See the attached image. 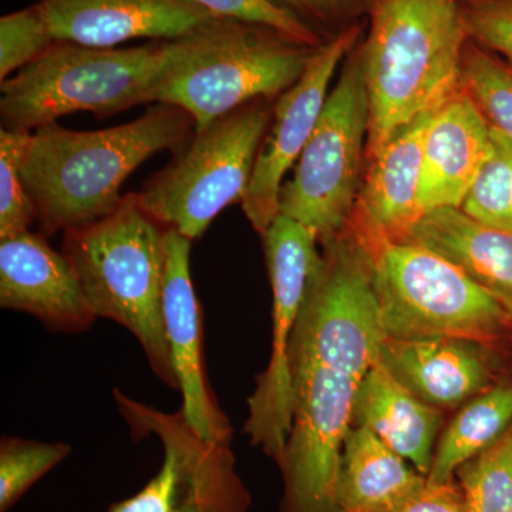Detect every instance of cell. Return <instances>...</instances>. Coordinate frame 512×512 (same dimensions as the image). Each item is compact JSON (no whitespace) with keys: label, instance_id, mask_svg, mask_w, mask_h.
Returning a JSON list of instances; mask_svg holds the SVG:
<instances>
[{"label":"cell","instance_id":"obj_19","mask_svg":"<svg viewBox=\"0 0 512 512\" xmlns=\"http://www.w3.org/2000/svg\"><path fill=\"white\" fill-rule=\"evenodd\" d=\"M402 239L453 262L512 316V232L487 227L461 208L447 207L421 215Z\"/></svg>","mask_w":512,"mask_h":512},{"label":"cell","instance_id":"obj_3","mask_svg":"<svg viewBox=\"0 0 512 512\" xmlns=\"http://www.w3.org/2000/svg\"><path fill=\"white\" fill-rule=\"evenodd\" d=\"M355 53L369 103L366 158L461 89L468 42L458 0H373Z\"/></svg>","mask_w":512,"mask_h":512},{"label":"cell","instance_id":"obj_10","mask_svg":"<svg viewBox=\"0 0 512 512\" xmlns=\"http://www.w3.org/2000/svg\"><path fill=\"white\" fill-rule=\"evenodd\" d=\"M113 393L131 436H156L164 457L156 476L107 512H249L251 493L239 477L231 443L201 437L181 409L164 413L119 389Z\"/></svg>","mask_w":512,"mask_h":512},{"label":"cell","instance_id":"obj_22","mask_svg":"<svg viewBox=\"0 0 512 512\" xmlns=\"http://www.w3.org/2000/svg\"><path fill=\"white\" fill-rule=\"evenodd\" d=\"M511 424V384H501L478 394L464 404L441 434L427 481L443 484L454 480L461 464L494 444Z\"/></svg>","mask_w":512,"mask_h":512},{"label":"cell","instance_id":"obj_8","mask_svg":"<svg viewBox=\"0 0 512 512\" xmlns=\"http://www.w3.org/2000/svg\"><path fill=\"white\" fill-rule=\"evenodd\" d=\"M272 101H251L195 131L137 192L141 207L191 241L201 238L225 208L247 195L274 113Z\"/></svg>","mask_w":512,"mask_h":512},{"label":"cell","instance_id":"obj_11","mask_svg":"<svg viewBox=\"0 0 512 512\" xmlns=\"http://www.w3.org/2000/svg\"><path fill=\"white\" fill-rule=\"evenodd\" d=\"M262 239L272 288L271 359L249 396L244 431L279 467L292 429L293 332L320 252L318 239L308 229L281 214Z\"/></svg>","mask_w":512,"mask_h":512},{"label":"cell","instance_id":"obj_20","mask_svg":"<svg viewBox=\"0 0 512 512\" xmlns=\"http://www.w3.org/2000/svg\"><path fill=\"white\" fill-rule=\"evenodd\" d=\"M443 416L379 362L363 377L353 406L352 427H365L427 477Z\"/></svg>","mask_w":512,"mask_h":512},{"label":"cell","instance_id":"obj_23","mask_svg":"<svg viewBox=\"0 0 512 512\" xmlns=\"http://www.w3.org/2000/svg\"><path fill=\"white\" fill-rule=\"evenodd\" d=\"M461 89L491 127L512 140V67L468 39L461 62Z\"/></svg>","mask_w":512,"mask_h":512},{"label":"cell","instance_id":"obj_28","mask_svg":"<svg viewBox=\"0 0 512 512\" xmlns=\"http://www.w3.org/2000/svg\"><path fill=\"white\" fill-rule=\"evenodd\" d=\"M39 6L9 13L0 19V79H9L55 43Z\"/></svg>","mask_w":512,"mask_h":512},{"label":"cell","instance_id":"obj_17","mask_svg":"<svg viewBox=\"0 0 512 512\" xmlns=\"http://www.w3.org/2000/svg\"><path fill=\"white\" fill-rule=\"evenodd\" d=\"M491 126L463 89L434 111L424 137L419 207L460 208L491 153Z\"/></svg>","mask_w":512,"mask_h":512},{"label":"cell","instance_id":"obj_1","mask_svg":"<svg viewBox=\"0 0 512 512\" xmlns=\"http://www.w3.org/2000/svg\"><path fill=\"white\" fill-rule=\"evenodd\" d=\"M322 247L292 338L293 419L279 512H339L357 390L387 338L362 242L346 228Z\"/></svg>","mask_w":512,"mask_h":512},{"label":"cell","instance_id":"obj_15","mask_svg":"<svg viewBox=\"0 0 512 512\" xmlns=\"http://www.w3.org/2000/svg\"><path fill=\"white\" fill-rule=\"evenodd\" d=\"M0 306L52 332H86L97 319L69 258L30 231L0 241Z\"/></svg>","mask_w":512,"mask_h":512},{"label":"cell","instance_id":"obj_33","mask_svg":"<svg viewBox=\"0 0 512 512\" xmlns=\"http://www.w3.org/2000/svg\"><path fill=\"white\" fill-rule=\"evenodd\" d=\"M458 2H460V0H458Z\"/></svg>","mask_w":512,"mask_h":512},{"label":"cell","instance_id":"obj_2","mask_svg":"<svg viewBox=\"0 0 512 512\" xmlns=\"http://www.w3.org/2000/svg\"><path fill=\"white\" fill-rule=\"evenodd\" d=\"M197 126L187 111L157 103L138 119L96 131L53 123L30 134L20 175L46 237L99 221L119 208L121 187L148 158L181 150Z\"/></svg>","mask_w":512,"mask_h":512},{"label":"cell","instance_id":"obj_21","mask_svg":"<svg viewBox=\"0 0 512 512\" xmlns=\"http://www.w3.org/2000/svg\"><path fill=\"white\" fill-rule=\"evenodd\" d=\"M427 478L365 427H352L343 444L339 512H387L426 484Z\"/></svg>","mask_w":512,"mask_h":512},{"label":"cell","instance_id":"obj_26","mask_svg":"<svg viewBox=\"0 0 512 512\" xmlns=\"http://www.w3.org/2000/svg\"><path fill=\"white\" fill-rule=\"evenodd\" d=\"M70 453L72 447L66 443L3 436L0 440V512H8Z\"/></svg>","mask_w":512,"mask_h":512},{"label":"cell","instance_id":"obj_27","mask_svg":"<svg viewBox=\"0 0 512 512\" xmlns=\"http://www.w3.org/2000/svg\"><path fill=\"white\" fill-rule=\"evenodd\" d=\"M30 134L0 128V241L25 234L37 221L35 204L20 175V160Z\"/></svg>","mask_w":512,"mask_h":512},{"label":"cell","instance_id":"obj_7","mask_svg":"<svg viewBox=\"0 0 512 512\" xmlns=\"http://www.w3.org/2000/svg\"><path fill=\"white\" fill-rule=\"evenodd\" d=\"M350 231L369 254L389 338L451 336L490 343L512 328L507 309L444 256L409 239Z\"/></svg>","mask_w":512,"mask_h":512},{"label":"cell","instance_id":"obj_24","mask_svg":"<svg viewBox=\"0 0 512 512\" xmlns=\"http://www.w3.org/2000/svg\"><path fill=\"white\" fill-rule=\"evenodd\" d=\"M468 512H512V424L490 447L457 468Z\"/></svg>","mask_w":512,"mask_h":512},{"label":"cell","instance_id":"obj_5","mask_svg":"<svg viewBox=\"0 0 512 512\" xmlns=\"http://www.w3.org/2000/svg\"><path fill=\"white\" fill-rule=\"evenodd\" d=\"M318 47L262 23L218 18L171 40L146 103L180 107L197 130L256 100H276L298 82Z\"/></svg>","mask_w":512,"mask_h":512},{"label":"cell","instance_id":"obj_32","mask_svg":"<svg viewBox=\"0 0 512 512\" xmlns=\"http://www.w3.org/2000/svg\"><path fill=\"white\" fill-rule=\"evenodd\" d=\"M387 512H468L463 493L456 480L443 484H426L402 504Z\"/></svg>","mask_w":512,"mask_h":512},{"label":"cell","instance_id":"obj_12","mask_svg":"<svg viewBox=\"0 0 512 512\" xmlns=\"http://www.w3.org/2000/svg\"><path fill=\"white\" fill-rule=\"evenodd\" d=\"M363 23H355L320 45L298 82L274 103L271 124L259 148L251 184L242 210L259 235H264L279 215V195L285 175L301 156L329 96V86L340 64L355 49Z\"/></svg>","mask_w":512,"mask_h":512},{"label":"cell","instance_id":"obj_31","mask_svg":"<svg viewBox=\"0 0 512 512\" xmlns=\"http://www.w3.org/2000/svg\"><path fill=\"white\" fill-rule=\"evenodd\" d=\"M212 13L221 18H235L262 23L281 30L285 35L293 37L305 45L318 47L323 45L318 36L313 35L301 23L296 22L285 13L279 12L265 0H195Z\"/></svg>","mask_w":512,"mask_h":512},{"label":"cell","instance_id":"obj_6","mask_svg":"<svg viewBox=\"0 0 512 512\" xmlns=\"http://www.w3.org/2000/svg\"><path fill=\"white\" fill-rule=\"evenodd\" d=\"M170 49L171 40L123 49L55 42L0 84L2 127L32 133L80 111L107 119L146 104Z\"/></svg>","mask_w":512,"mask_h":512},{"label":"cell","instance_id":"obj_9","mask_svg":"<svg viewBox=\"0 0 512 512\" xmlns=\"http://www.w3.org/2000/svg\"><path fill=\"white\" fill-rule=\"evenodd\" d=\"M342 66L318 126L279 195V214L308 229L320 245L352 220L369 134V103L355 49Z\"/></svg>","mask_w":512,"mask_h":512},{"label":"cell","instance_id":"obj_14","mask_svg":"<svg viewBox=\"0 0 512 512\" xmlns=\"http://www.w3.org/2000/svg\"><path fill=\"white\" fill-rule=\"evenodd\" d=\"M56 42L116 47L130 40H177L221 16L195 0H40Z\"/></svg>","mask_w":512,"mask_h":512},{"label":"cell","instance_id":"obj_30","mask_svg":"<svg viewBox=\"0 0 512 512\" xmlns=\"http://www.w3.org/2000/svg\"><path fill=\"white\" fill-rule=\"evenodd\" d=\"M468 37L512 67V0H460Z\"/></svg>","mask_w":512,"mask_h":512},{"label":"cell","instance_id":"obj_16","mask_svg":"<svg viewBox=\"0 0 512 512\" xmlns=\"http://www.w3.org/2000/svg\"><path fill=\"white\" fill-rule=\"evenodd\" d=\"M487 345L451 336H387L379 360L421 402L437 410L450 409L470 402L493 382L495 363Z\"/></svg>","mask_w":512,"mask_h":512},{"label":"cell","instance_id":"obj_13","mask_svg":"<svg viewBox=\"0 0 512 512\" xmlns=\"http://www.w3.org/2000/svg\"><path fill=\"white\" fill-rule=\"evenodd\" d=\"M191 242L175 229L168 231L163 298L165 332L178 392L183 394L181 412L185 419L204 439L231 443L234 430L205 373L201 305L191 279Z\"/></svg>","mask_w":512,"mask_h":512},{"label":"cell","instance_id":"obj_4","mask_svg":"<svg viewBox=\"0 0 512 512\" xmlns=\"http://www.w3.org/2000/svg\"><path fill=\"white\" fill-rule=\"evenodd\" d=\"M168 231L131 192L107 217L64 231L62 252L96 318L133 333L158 379L178 390L163 313Z\"/></svg>","mask_w":512,"mask_h":512},{"label":"cell","instance_id":"obj_29","mask_svg":"<svg viewBox=\"0 0 512 512\" xmlns=\"http://www.w3.org/2000/svg\"><path fill=\"white\" fill-rule=\"evenodd\" d=\"M272 8L301 23L323 43L333 39L369 13L373 0H265Z\"/></svg>","mask_w":512,"mask_h":512},{"label":"cell","instance_id":"obj_25","mask_svg":"<svg viewBox=\"0 0 512 512\" xmlns=\"http://www.w3.org/2000/svg\"><path fill=\"white\" fill-rule=\"evenodd\" d=\"M491 144L460 208L487 227L512 232V140L491 127Z\"/></svg>","mask_w":512,"mask_h":512},{"label":"cell","instance_id":"obj_18","mask_svg":"<svg viewBox=\"0 0 512 512\" xmlns=\"http://www.w3.org/2000/svg\"><path fill=\"white\" fill-rule=\"evenodd\" d=\"M434 111L402 128L367 158V173L350 228L362 234L402 239L419 220L424 137Z\"/></svg>","mask_w":512,"mask_h":512}]
</instances>
